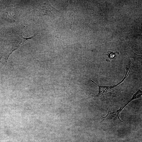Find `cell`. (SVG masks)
<instances>
[{"mask_svg":"<svg viewBox=\"0 0 142 142\" xmlns=\"http://www.w3.org/2000/svg\"><path fill=\"white\" fill-rule=\"evenodd\" d=\"M132 68L131 64L129 63L128 67L126 68V74L122 80L117 84L113 86H101L98 85L94 81L90 79L86 78V80L90 81L94 83L95 84L97 85L99 88V90L98 94L95 96V97H98L102 96L103 95H105L108 92H109L112 89H114L115 87L118 86L123 82L127 78L128 75L130 73Z\"/></svg>","mask_w":142,"mask_h":142,"instance_id":"1","label":"cell"},{"mask_svg":"<svg viewBox=\"0 0 142 142\" xmlns=\"http://www.w3.org/2000/svg\"><path fill=\"white\" fill-rule=\"evenodd\" d=\"M45 6L44 4L41 5V6L39 7L40 8L39 9L40 11L44 14H52V12L51 11L52 9L54 8L53 7L51 6L50 4L48 3Z\"/></svg>","mask_w":142,"mask_h":142,"instance_id":"3","label":"cell"},{"mask_svg":"<svg viewBox=\"0 0 142 142\" xmlns=\"http://www.w3.org/2000/svg\"><path fill=\"white\" fill-rule=\"evenodd\" d=\"M123 109V107H120L118 110L112 112L109 108L107 115L105 117H102L103 119L101 122H105L114 124L124 123L120 118V114Z\"/></svg>","mask_w":142,"mask_h":142,"instance_id":"2","label":"cell"},{"mask_svg":"<svg viewBox=\"0 0 142 142\" xmlns=\"http://www.w3.org/2000/svg\"><path fill=\"white\" fill-rule=\"evenodd\" d=\"M1 59H2V57H1L0 59V64Z\"/></svg>","mask_w":142,"mask_h":142,"instance_id":"8","label":"cell"},{"mask_svg":"<svg viewBox=\"0 0 142 142\" xmlns=\"http://www.w3.org/2000/svg\"><path fill=\"white\" fill-rule=\"evenodd\" d=\"M142 95V91L140 89L137 91V92L134 95L131 99L126 104V105L132 101L133 100L141 98Z\"/></svg>","mask_w":142,"mask_h":142,"instance_id":"5","label":"cell"},{"mask_svg":"<svg viewBox=\"0 0 142 142\" xmlns=\"http://www.w3.org/2000/svg\"><path fill=\"white\" fill-rule=\"evenodd\" d=\"M73 15L72 16V21L71 22V24L70 28L71 29V27H72V22H73Z\"/></svg>","mask_w":142,"mask_h":142,"instance_id":"7","label":"cell"},{"mask_svg":"<svg viewBox=\"0 0 142 142\" xmlns=\"http://www.w3.org/2000/svg\"><path fill=\"white\" fill-rule=\"evenodd\" d=\"M14 12L11 11H7L3 15V18L5 20L9 21L14 20L15 19Z\"/></svg>","mask_w":142,"mask_h":142,"instance_id":"4","label":"cell"},{"mask_svg":"<svg viewBox=\"0 0 142 142\" xmlns=\"http://www.w3.org/2000/svg\"><path fill=\"white\" fill-rule=\"evenodd\" d=\"M107 55L110 59H113L116 57V54L115 53L111 51H108L107 52Z\"/></svg>","mask_w":142,"mask_h":142,"instance_id":"6","label":"cell"}]
</instances>
